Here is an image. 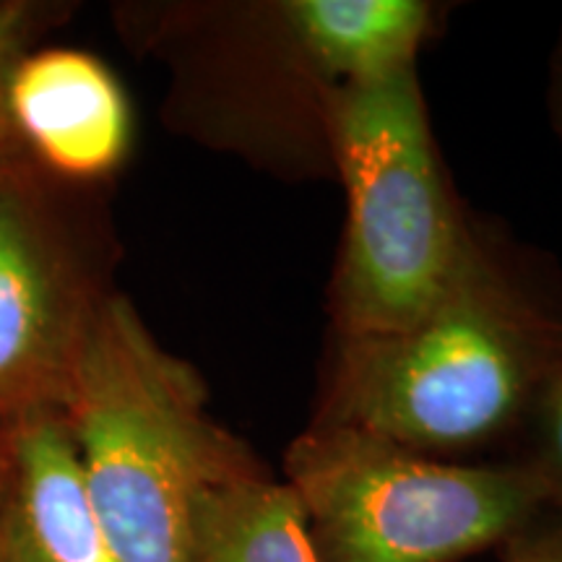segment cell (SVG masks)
Segmentation results:
<instances>
[{
  "mask_svg": "<svg viewBox=\"0 0 562 562\" xmlns=\"http://www.w3.org/2000/svg\"><path fill=\"white\" fill-rule=\"evenodd\" d=\"M560 372V266L480 224L451 286L417 321L370 339H334L313 425L453 461L521 438Z\"/></svg>",
  "mask_w": 562,
  "mask_h": 562,
  "instance_id": "6da1fadb",
  "label": "cell"
},
{
  "mask_svg": "<svg viewBox=\"0 0 562 562\" xmlns=\"http://www.w3.org/2000/svg\"><path fill=\"white\" fill-rule=\"evenodd\" d=\"M112 16L131 50L170 70L161 121L290 180L334 178V97L391 47L372 0L123 3Z\"/></svg>",
  "mask_w": 562,
  "mask_h": 562,
  "instance_id": "7a4b0ae2",
  "label": "cell"
},
{
  "mask_svg": "<svg viewBox=\"0 0 562 562\" xmlns=\"http://www.w3.org/2000/svg\"><path fill=\"white\" fill-rule=\"evenodd\" d=\"M63 414L117 562H191L203 490L256 461L211 417L193 364L121 292L91 323Z\"/></svg>",
  "mask_w": 562,
  "mask_h": 562,
  "instance_id": "3957f363",
  "label": "cell"
},
{
  "mask_svg": "<svg viewBox=\"0 0 562 562\" xmlns=\"http://www.w3.org/2000/svg\"><path fill=\"white\" fill-rule=\"evenodd\" d=\"M331 159L347 195L328 294L334 339L398 331L451 286L482 224L435 146L417 63L344 83Z\"/></svg>",
  "mask_w": 562,
  "mask_h": 562,
  "instance_id": "277c9868",
  "label": "cell"
},
{
  "mask_svg": "<svg viewBox=\"0 0 562 562\" xmlns=\"http://www.w3.org/2000/svg\"><path fill=\"white\" fill-rule=\"evenodd\" d=\"M315 562H459L505 547L547 508L524 461L461 463L351 427L313 425L284 453Z\"/></svg>",
  "mask_w": 562,
  "mask_h": 562,
  "instance_id": "5b68a950",
  "label": "cell"
},
{
  "mask_svg": "<svg viewBox=\"0 0 562 562\" xmlns=\"http://www.w3.org/2000/svg\"><path fill=\"white\" fill-rule=\"evenodd\" d=\"M115 237L97 188L0 154V430L63 409L83 344L112 292Z\"/></svg>",
  "mask_w": 562,
  "mask_h": 562,
  "instance_id": "8992f818",
  "label": "cell"
},
{
  "mask_svg": "<svg viewBox=\"0 0 562 562\" xmlns=\"http://www.w3.org/2000/svg\"><path fill=\"white\" fill-rule=\"evenodd\" d=\"M5 108L21 151L58 180L97 188L131 154L128 94L87 50L26 53L11 70Z\"/></svg>",
  "mask_w": 562,
  "mask_h": 562,
  "instance_id": "52a82bcc",
  "label": "cell"
},
{
  "mask_svg": "<svg viewBox=\"0 0 562 562\" xmlns=\"http://www.w3.org/2000/svg\"><path fill=\"white\" fill-rule=\"evenodd\" d=\"M0 562H117L63 409L11 422L0 432Z\"/></svg>",
  "mask_w": 562,
  "mask_h": 562,
  "instance_id": "ba28073f",
  "label": "cell"
},
{
  "mask_svg": "<svg viewBox=\"0 0 562 562\" xmlns=\"http://www.w3.org/2000/svg\"><path fill=\"white\" fill-rule=\"evenodd\" d=\"M191 562H315L300 501L258 459L222 476L195 505Z\"/></svg>",
  "mask_w": 562,
  "mask_h": 562,
  "instance_id": "9c48e42d",
  "label": "cell"
},
{
  "mask_svg": "<svg viewBox=\"0 0 562 562\" xmlns=\"http://www.w3.org/2000/svg\"><path fill=\"white\" fill-rule=\"evenodd\" d=\"M524 461L542 484L547 508L562 518V372L533 406L521 432Z\"/></svg>",
  "mask_w": 562,
  "mask_h": 562,
  "instance_id": "30bf717a",
  "label": "cell"
},
{
  "mask_svg": "<svg viewBox=\"0 0 562 562\" xmlns=\"http://www.w3.org/2000/svg\"><path fill=\"white\" fill-rule=\"evenodd\" d=\"M60 5L0 0V154L21 149L16 136H13L9 108H5L11 70L32 50L34 40L45 32V26L60 16Z\"/></svg>",
  "mask_w": 562,
  "mask_h": 562,
  "instance_id": "8fae6325",
  "label": "cell"
},
{
  "mask_svg": "<svg viewBox=\"0 0 562 562\" xmlns=\"http://www.w3.org/2000/svg\"><path fill=\"white\" fill-rule=\"evenodd\" d=\"M503 562H562V518L550 510L503 547Z\"/></svg>",
  "mask_w": 562,
  "mask_h": 562,
  "instance_id": "7c38bea8",
  "label": "cell"
},
{
  "mask_svg": "<svg viewBox=\"0 0 562 562\" xmlns=\"http://www.w3.org/2000/svg\"><path fill=\"white\" fill-rule=\"evenodd\" d=\"M547 115H550L554 136L562 144V26L550 53V66H547Z\"/></svg>",
  "mask_w": 562,
  "mask_h": 562,
  "instance_id": "4fadbf2b",
  "label": "cell"
},
{
  "mask_svg": "<svg viewBox=\"0 0 562 562\" xmlns=\"http://www.w3.org/2000/svg\"><path fill=\"white\" fill-rule=\"evenodd\" d=\"M0 495H3V448H0Z\"/></svg>",
  "mask_w": 562,
  "mask_h": 562,
  "instance_id": "5bb4252c",
  "label": "cell"
}]
</instances>
